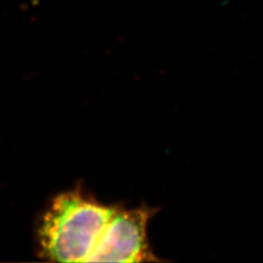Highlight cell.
<instances>
[{"mask_svg":"<svg viewBox=\"0 0 263 263\" xmlns=\"http://www.w3.org/2000/svg\"><path fill=\"white\" fill-rule=\"evenodd\" d=\"M115 210L79 189L57 195L40 221V256L54 262H89Z\"/></svg>","mask_w":263,"mask_h":263,"instance_id":"1","label":"cell"},{"mask_svg":"<svg viewBox=\"0 0 263 263\" xmlns=\"http://www.w3.org/2000/svg\"><path fill=\"white\" fill-rule=\"evenodd\" d=\"M155 213L145 206L133 210L117 206L89 262L157 261L147 237V226Z\"/></svg>","mask_w":263,"mask_h":263,"instance_id":"2","label":"cell"}]
</instances>
